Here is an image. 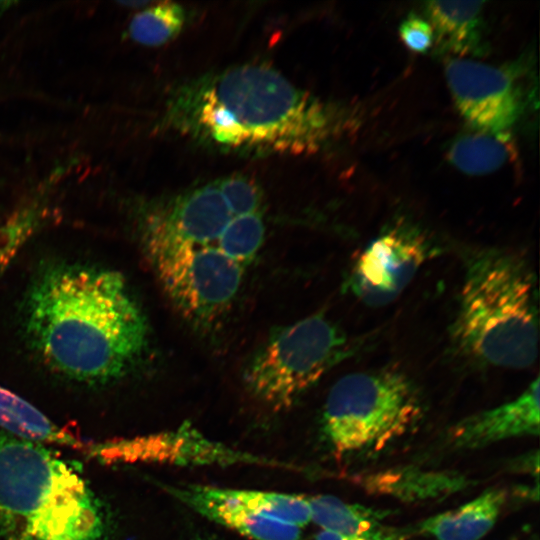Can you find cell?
Instances as JSON below:
<instances>
[{
  "mask_svg": "<svg viewBox=\"0 0 540 540\" xmlns=\"http://www.w3.org/2000/svg\"><path fill=\"white\" fill-rule=\"evenodd\" d=\"M163 126L207 148L248 156L309 155L336 135L338 111L260 63L181 83Z\"/></svg>",
  "mask_w": 540,
  "mask_h": 540,
  "instance_id": "1",
  "label": "cell"
},
{
  "mask_svg": "<svg viewBox=\"0 0 540 540\" xmlns=\"http://www.w3.org/2000/svg\"><path fill=\"white\" fill-rule=\"evenodd\" d=\"M24 328L48 367L86 384L122 378L148 346L146 317L124 277L83 264H53L37 275Z\"/></svg>",
  "mask_w": 540,
  "mask_h": 540,
  "instance_id": "2",
  "label": "cell"
},
{
  "mask_svg": "<svg viewBox=\"0 0 540 540\" xmlns=\"http://www.w3.org/2000/svg\"><path fill=\"white\" fill-rule=\"evenodd\" d=\"M459 308L451 327L457 349L483 364L523 369L538 356L536 275L515 252L484 248L465 263Z\"/></svg>",
  "mask_w": 540,
  "mask_h": 540,
  "instance_id": "3",
  "label": "cell"
},
{
  "mask_svg": "<svg viewBox=\"0 0 540 540\" xmlns=\"http://www.w3.org/2000/svg\"><path fill=\"white\" fill-rule=\"evenodd\" d=\"M105 531L97 498L72 466L0 434V540H104Z\"/></svg>",
  "mask_w": 540,
  "mask_h": 540,
  "instance_id": "4",
  "label": "cell"
},
{
  "mask_svg": "<svg viewBox=\"0 0 540 540\" xmlns=\"http://www.w3.org/2000/svg\"><path fill=\"white\" fill-rule=\"evenodd\" d=\"M422 401L412 379L396 368L347 374L330 389L322 432L339 457L375 453L420 420Z\"/></svg>",
  "mask_w": 540,
  "mask_h": 540,
  "instance_id": "5",
  "label": "cell"
},
{
  "mask_svg": "<svg viewBox=\"0 0 540 540\" xmlns=\"http://www.w3.org/2000/svg\"><path fill=\"white\" fill-rule=\"evenodd\" d=\"M349 352L343 331L323 314H313L269 336L245 366L244 384L267 407L285 410Z\"/></svg>",
  "mask_w": 540,
  "mask_h": 540,
  "instance_id": "6",
  "label": "cell"
},
{
  "mask_svg": "<svg viewBox=\"0 0 540 540\" xmlns=\"http://www.w3.org/2000/svg\"><path fill=\"white\" fill-rule=\"evenodd\" d=\"M164 293L190 323L209 327L230 308L244 266L217 246L141 241Z\"/></svg>",
  "mask_w": 540,
  "mask_h": 540,
  "instance_id": "7",
  "label": "cell"
},
{
  "mask_svg": "<svg viewBox=\"0 0 540 540\" xmlns=\"http://www.w3.org/2000/svg\"><path fill=\"white\" fill-rule=\"evenodd\" d=\"M435 248L418 230L398 226L372 240L355 260L347 288L362 303L379 307L394 301Z\"/></svg>",
  "mask_w": 540,
  "mask_h": 540,
  "instance_id": "8",
  "label": "cell"
},
{
  "mask_svg": "<svg viewBox=\"0 0 540 540\" xmlns=\"http://www.w3.org/2000/svg\"><path fill=\"white\" fill-rule=\"evenodd\" d=\"M515 72L462 57L446 61L453 101L472 129L503 132L520 118L524 101Z\"/></svg>",
  "mask_w": 540,
  "mask_h": 540,
  "instance_id": "9",
  "label": "cell"
},
{
  "mask_svg": "<svg viewBox=\"0 0 540 540\" xmlns=\"http://www.w3.org/2000/svg\"><path fill=\"white\" fill-rule=\"evenodd\" d=\"M216 181L152 200L140 211L141 241L208 246L232 219Z\"/></svg>",
  "mask_w": 540,
  "mask_h": 540,
  "instance_id": "10",
  "label": "cell"
},
{
  "mask_svg": "<svg viewBox=\"0 0 540 540\" xmlns=\"http://www.w3.org/2000/svg\"><path fill=\"white\" fill-rule=\"evenodd\" d=\"M106 462H156L176 465H234L268 463L251 454L211 440L189 423L181 427L131 439L110 440L92 446Z\"/></svg>",
  "mask_w": 540,
  "mask_h": 540,
  "instance_id": "11",
  "label": "cell"
},
{
  "mask_svg": "<svg viewBox=\"0 0 540 540\" xmlns=\"http://www.w3.org/2000/svg\"><path fill=\"white\" fill-rule=\"evenodd\" d=\"M195 512L253 540H301L300 527L264 515L235 499L229 488L198 484L164 486Z\"/></svg>",
  "mask_w": 540,
  "mask_h": 540,
  "instance_id": "12",
  "label": "cell"
},
{
  "mask_svg": "<svg viewBox=\"0 0 540 540\" xmlns=\"http://www.w3.org/2000/svg\"><path fill=\"white\" fill-rule=\"evenodd\" d=\"M539 377L515 399L483 410L455 424L450 440L458 448H480L520 436L539 434Z\"/></svg>",
  "mask_w": 540,
  "mask_h": 540,
  "instance_id": "13",
  "label": "cell"
},
{
  "mask_svg": "<svg viewBox=\"0 0 540 540\" xmlns=\"http://www.w3.org/2000/svg\"><path fill=\"white\" fill-rule=\"evenodd\" d=\"M483 1H428L426 20L441 53L454 56L480 55L483 43Z\"/></svg>",
  "mask_w": 540,
  "mask_h": 540,
  "instance_id": "14",
  "label": "cell"
},
{
  "mask_svg": "<svg viewBox=\"0 0 540 540\" xmlns=\"http://www.w3.org/2000/svg\"><path fill=\"white\" fill-rule=\"evenodd\" d=\"M311 521L322 530L354 540H400L401 534L384 524L386 512L346 503L332 495L307 497Z\"/></svg>",
  "mask_w": 540,
  "mask_h": 540,
  "instance_id": "15",
  "label": "cell"
},
{
  "mask_svg": "<svg viewBox=\"0 0 540 540\" xmlns=\"http://www.w3.org/2000/svg\"><path fill=\"white\" fill-rule=\"evenodd\" d=\"M506 491L490 488L477 498L423 521L419 530L436 540H480L495 525Z\"/></svg>",
  "mask_w": 540,
  "mask_h": 540,
  "instance_id": "16",
  "label": "cell"
},
{
  "mask_svg": "<svg viewBox=\"0 0 540 540\" xmlns=\"http://www.w3.org/2000/svg\"><path fill=\"white\" fill-rule=\"evenodd\" d=\"M514 153V143L508 131L472 129L452 141L447 157L460 171L469 175H483L504 166Z\"/></svg>",
  "mask_w": 540,
  "mask_h": 540,
  "instance_id": "17",
  "label": "cell"
},
{
  "mask_svg": "<svg viewBox=\"0 0 540 540\" xmlns=\"http://www.w3.org/2000/svg\"><path fill=\"white\" fill-rule=\"evenodd\" d=\"M0 427L25 440L85 447L80 439L57 426L35 406L1 386Z\"/></svg>",
  "mask_w": 540,
  "mask_h": 540,
  "instance_id": "18",
  "label": "cell"
},
{
  "mask_svg": "<svg viewBox=\"0 0 540 540\" xmlns=\"http://www.w3.org/2000/svg\"><path fill=\"white\" fill-rule=\"evenodd\" d=\"M186 21L184 8L174 2H161L138 12L128 26L129 37L144 46H161L175 38Z\"/></svg>",
  "mask_w": 540,
  "mask_h": 540,
  "instance_id": "19",
  "label": "cell"
},
{
  "mask_svg": "<svg viewBox=\"0 0 540 540\" xmlns=\"http://www.w3.org/2000/svg\"><path fill=\"white\" fill-rule=\"evenodd\" d=\"M462 480L443 473L396 471L382 472L366 480V487L376 489L392 484H404L387 492L402 499H423L442 493L454 492L461 486Z\"/></svg>",
  "mask_w": 540,
  "mask_h": 540,
  "instance_id": "20",
  "label": "cell"
},
{
  "mask_svg": "<svg viewBox=\"0 0 540 540\" xmlns=\"http://www.w3.org/2000/svg\"><path fill=\"white\" fill-rule=\"evenodd\" d=\"M231 495L254 510L302 528L311 522L306 496L272 491L229 489Z\"/></svg>",
  "mask_w": 540,
  "mask_h": 540,
  "instance_id": "21",
  "label": "cell"
},
{
  "mask_svg": "<svg viewBox=\"0 0 540 540\" xmlns=\"http://www.w3.org/2000/svg\"><path fill=\"white\" fill-rule=\"evenodd\" d=\"M265 225L261 213L234 216L217 240L218 249L241 264H249L264 241Z\"/></svg>",
  "mask_w": 540,
  "mask_h": 540,
  "instance_id": "22",
  "label": "cell"
},
{
  "mask_svg": "<svg viewBox=\"0 0 540 540\" xmlns=\"http://www.w3.org/2000/svg\"><path fill=\"white\" fill-rule=\"evenodd\" d=\"M38 206L26 207L0 225V273L35 231L40 221Z\"/></svg>",
  "mask_w": 540,
  "mask_h": 540,
  "instance_id": "23",
  "label": "cell"
},
{
  "mask_svg": "<svg viewBox=\"0 0 540 540\" xmlns=\"http://www.w3.org/2000/svg\"><path fill=\"white\" fill-rule=\"evenodd\" d=\"M216 184L233 217L261 213L263 195L251 178L232 175L217 180Z\"/></svg>",
  "mask_w": 540,
  "mask_h": 540,
  "instance_id": "24",
  "label": "cell"
},
{
  "mask_svg": "<svg viewBox=\"0 0 540 540\" xmlns=\"http://www.w3.org/2000/svg\"><path fill=\"white\" fill-rule=\"evenodd\" d=\"M399 35L410 50L417 53L426 52L434 42V33L430 23L412 13L399 26Z\"/></svg>",
  "mask_w": 540,
  "mask_h": 540,
  "instance_id": "25",
  "label": "cell"
},
{
  "mask_svg": "<svg viewBox=\"0 0 540 540\" xmlns=\"http://www.w3.org/2000/svg\"><path fill=\"white\" fill-rule=\"evenodd\" d=\"M315 540H354V539H347L339 535H336L334 533L321 530L320 532L317 533Z\"/></svg>",
  "mask_w": 540,
  "mask_h": 540,
  "instance_id": "26",
  "label": "cell"
},
{
  "mask_svg": "<svg viewBox=\"0 0 540 540\" xmlns=\"http://www.w3.org/2000/svg\"><path fill=\"white\" fill-rule=\"evenodd\" d=\"M13 3L0 1V14H2L6 9H8Z\"/></svg>",
  "mask_w": 540,
  "mask_h": 540,
  "instance_id": "27",
  "label": "cell"
},
{
  "mask_svg": "<svg viewBox=\"0 0 540 540\" xmlns=\"http://www.w3.org/2000/svg\"><path fill=\"white\" fill-rule=\"evenodd\" d=\"M204 540H218V539H212V538H208V539H204Z\"/></svg>",
  "mask_w": 540,
  "mask_h": 540,
  "instance_id": "28",
  "label": "cell"
}]
</instances>
